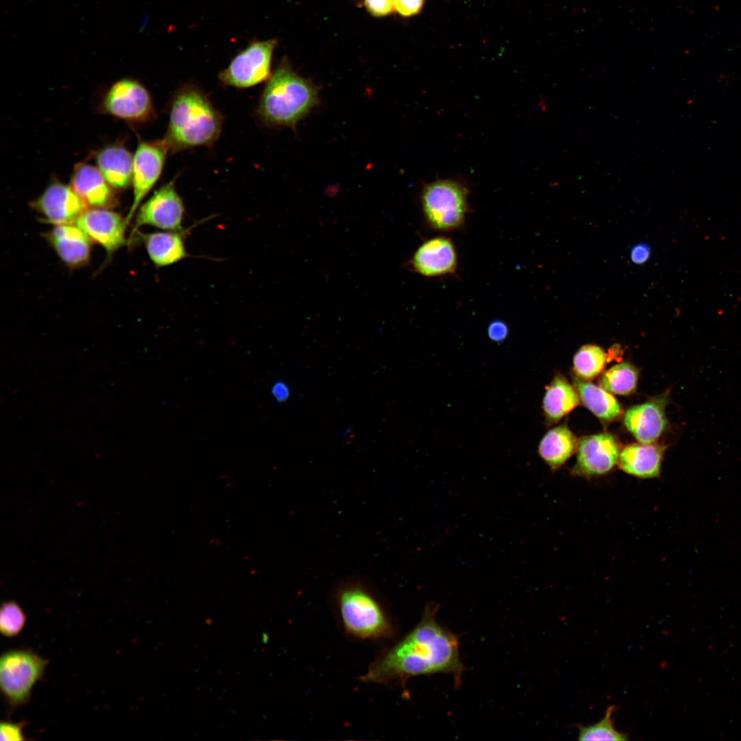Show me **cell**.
<instances>
[{
    "instance_id": "obj_25",
    "label": "cell",
    "mask_w": 741,
    "mask_h": 741,
    "mask_svg": "<svg viewBox=\"0 0 741 741\" xmlns=\"http://www.w3.org/2000/svg\"><path fill=\"white\" fill-rule=\"evenodd\" d=\"M607 359L606 353L600 346L584 345L574 356V371L578 377L585 380L593 379L602 371Z\"/></svg>"
},
{
    "instance_id": "obj_7",
    "label": "cell",
    "mask_w": 741,
    "mask_h": 741,
    "mask_svg": "<svg viewBox=\"0 0 741 741\" xmlns=\"http://www.w3.org/2000/svg\"><path fill=\"white\" fill-rule=\"evenodd\" d=\"M276 45L274 39L251 43L220 72L221 83L226 86L246 89L268 80L272 75L271 62Z\"/></svg>"
},
{
    "instance_id": "obj_9",
    "label": "cell",
    "mask_w": 741,
    "mask_h": 741,
    "mask_svg": "<svg viewBox=\"0 0 741 741\" xmlns=\"http://www.w3.org/2000/svg\"><path fill=\"white\" fill-rule=\"evenodd\" d=\"M169 153V147L163 138L139 143L133 155V201L126 218L128 224L143 199L160 178Z\"/></svg>"
},
{
    "instance_id": "obj_4",
    "label": "cell",
    "mask_w": 741,
    "mask_h": 741,
    "mask_svg": "<svg viewBox=\"0 0 741 741\" xmlns=\"http://www.w3.org/2000/svg\"><path fill=\"white\" fill-rule=\"evenodd\" d=\"M335 601L344 631L360 639H389L395 627L383 605L362 582L342 583L335 591Z\"/></svg>"
},
{
    "instance_id": "obj_23",
    "label": "cell",
    "mask_w": 741,
    "mask_h": 741,
    "mask_svg": "<svg viewBox=\"0 0 741 741\" xmlns=\"http://www.w3.org/2000/svg\"><path fill=\"white\" fill-rule=\"evenodd\" d=\"M573 381L580 400L599 419L610 422L620 415L622 408L609 392L578 377H574Z\"/></svg>"
},
{
    "instance_id": "obj_10",
    "label": "cell",
    "mask_w": 741,
    "mask_h": 741,
    "mask_svg": "<svg viewBox=\"0 0 741 741\" xmlns=\"http://www.w3.org/2000/svg\"><path fill=\"white\" fill-rule=\"evenodd\" d=\"M102 106L105 113L130 121L145 122L154 115L148 91L132 79L114 83L105 94Z\"/></svg>"
},
{
    "instance_id": "obj_6",
    "label": "cell",
    "mask_w": 741,
    "mask_h": 741,
    "mask_svg": "<svg viewBox=\"0 0 741 741\" xmlns=\"http://www.w3.org/2000/svg\"><path fill=\"white\" fill-rule=\"evenodd\" d=\"M49 660L32 649H10L0 657V687L9 714L26 705L37 682L43 679Z\"/></svg>"
},
{
    "instance_id": "obj_19",
    "label": "cell",
    "mask_w": 741,
    "mask_h": 741,
    "mask_svg": "<svg viewBox=\"0 0 741 741\" xmlns=\"http://www.w3.org/2000/svg\"><path fill=\"white\" fill-rule=\"evenodd\" d=\"M666 447L657 444H631L620 453L619 467L625 473L639 478L659 475Z\"/></svg>"
},
{
    "instance_id": "obj_21",
    "label": "cell",
    "mask_w": 741,
    "mask_h": 741,
    "mask_svg": "<svg viewBox=\"0 0 741 741\" xmlns=\"http://www.w3.org/2000/svg\"><path fill=\"white\" fill-rule=\"evenodd\" d=\"M580 398L573 386L561 375H556L546 387L542 408L548 425L558 422L578 405Z\"/></svg>"
},
{
    "instance_id": "obj_29",
    "label": "cell",
    "mask_w": 741,
    "mask_h": 741,
    "mask_svg": "<svg viewBox=\"0 0 741 741\" xmlns=\"http://www.w3.org/2000/svg\"><path fill=\"white\" fill-rule=\"evenodd\" d=\"M368 11L375 16H384L395 10V0H364Z\"/></svg>"
},
{
    "instance_id": "obj_30",
    "label": "cell",
    "mask_w": 741,
    "mask_h": 741,
    "mask_svg": "<svg viewBox=\"0 0 741 741\" xmlns=\"http://www.w3.org/2000/svg\"><path fill=\"white\" fill-rule=\"evenodd\" d=\"M508 327L503 320H495L488 325V336L494 342L501 343L504 342L508 337Z\"/></svg>"
},
{
    "instance_id": "obj_27",
    "label": "cell",
    "mask_w": 741,
    "mask_h": 741,
    "mask_svg": "<svg viewBox=\"0 0 741 741\" xmlns=\"http://www.w3.org/2000/svg\"><path fill=\"white\" fill-rule=\"evenodd\" d=\"M27 622V616L20 605L13 601H5L0 609V631L6 637L19 635Z\"/></svg>"
},
{
    "instance_id": "obj_22",
    "label": "cell",
    "mask_w": 741,
    "mask_h": 741,
    "mask_svg": "<svg viewBox=\"0 0 741 741\" xmlns=\"http://www.w3.org/2000/svg\"><path fill=\"white\" fill-rule=\"evenodd\" d=\"M577 441L565 425H562L548 430L539 442L538 454L552 469H557L563 465L576 450Z\"/></svg>"
},
{
    "instance_id": "obj_17",
    "label": "cell",
    "mask_w": 741,
    "mask_h": 741,
    "mask_svg": "<svg viewBox=\"0 0 741 741\" xmlns=\"http://www.w3.org/2000/svg\"><path fill=\"white\" fill-rule=\"evenodd\" d=\"M46 237L58 257L68 266L81 267L88 263L91 239L76 224L56 225Z\"/></svg>"
},
{
    "instance_id": "obj_32",
    "label": "cell",
    "mask_w": 741,
    "mask_h": 741,
    "mask_svg": "<svg viewBox=\"0 0 741 741\" xmlns=\"http://www.w3.org/2000/svg\"><path fill=\"white\" fill-rule=\"evenodd\" d=\"M650 252V248L647 244H636L631 248V260L635 264H644L649 259Z\"/></svg>"
},
{
    "instance_id": "obj_31",
    "label": "cell",
    "mask_w": 741,
    "mask_h": 741,
    "mask_svg": "<svg viewBox=\"0 0 741 741\" xmlns=\"http://www.w3.org/2000/svg\"><path fill=\"white\" fill-rule=\"evenodd\" d=\"M424 0H395V10L403 16H412L418 14Z\"/></svg>"
},
{
    "instance_id": "obj_3",
    "label": "cell",
    "mask_w": 741,
    "mask_h": 741,
    "mask_svg": "<svg viewBox=\"0 0 741 741\" xmlns=\"http://www.w3.org/2000/svg\"><path fill=\"white\" fill-rule=\"evenodd\" d=\"M318 101L317 87L296 74L284 61L268 80L257 112L268 126L294 127Z\"/></svg>"
},
{
    "instance_id": "obj_16",
    "label": "cell",
    "mask_w": 741,
    "mask_h": 741,
    "mask_svg": "<svg viewBox=\"0 0 741 741\" xmlns=\"http://www.w3.org/2000/svg\"><path fill=\"white\" fill-rule=\"evenodd\" d=\"M71 187L87 206L93 208L108 209L117 203L113 187L95 166L77 165L71 176Z\"/></svg>"
},
{
    "instance_id": "obj_34",
    "label": "cell",
    "mask_w": 741,
    "mask_h": 741,
    "mask_svg": "<svg viewBox=\"0 0 741 741\" xmlns=\"http://www.w3.org/2000/svg\"><path fill=\"white\" fill-rule=\"evenodd\" d=\"M351 432L350 427H346L342 432L344 437H347Z\"/></svg>"
},
{
    "instance_id": "obj_1",
    "label": "cell",
    "mask_w": 741,
    "mask_h": 741,
    "mask_svg": "<svg viewBox=\"0 0 741 741\" xmlns=\"http://www.w3.org/2000/svg\"><path fill=\"white\" fill-rule=\"evenodd\" d=\"M438 604L424 609L417 625L403 638L384 650L362 677L366 682L405 686L408 679L436 673L450 674L456 686L464 666L456 635L436 620Z\"/></svg>"
},
{
    "instance_id": "obj_28",
    "label": "cell",
    "mask_w": 741,
    "mask_h": 741,
    "mask_svg": "<svg viewBox=\"0 0 741 741\" xmlns=\"http://www.w3.org/2000/svg\"><path fill=\"white\" fill-rule=\"evenodd\" d=\"M25 720L13 722L11 721H1L0 722V740L1 741H18L26 740L23 732V728L27 725Z\"/></svg>"
},
{
    "instance_id": "obj_33",
    "label": "cell",
    "mask_w": 741,
    "mask_h": 741,
    "mask_svg": "<svg viewBox=\"0 0 741 741\" xmlns=\"http://www.w3.org/2000/svg\"><path fill=\"white\" fill-rule=\"evenodd\" d=\"M271 392L274 399L279 402L286 401L291 395L290 388L282 381L275 382Z\"/></svg>"
},
{
    "instance_id": "obj_14",
    "label": "cell",
    "mask_w": 741,
    "mask_h": 741,
    "mask_svg": "<svg viewBox=\"0 0 741 741\" xmlns=\"http://www.w3.org/2000/svg\"><path fill=\"white\" fill-rule=\"evenodd\" d=\"M410 266L414 272L426 277L453 274L458 269L456 246L445 236L430 238L417 248Z\"/></svg>"
},
{
    "instance_id": "obj_13",
    "label": "cell",
    "mask_w": 741,
    "mask_h": 741,
    "mask_svg": "<svg viewBox=\"0 0 741 741\" xmlns=\"http://www.w3.org/2000/svg\"><path fill=\"white\" fill-rule=\"evenodd\" d=\"M89 237L111 255L124 246L126 220L118 213L104 208L86 209L75 223Z\"/></svg>"
},
{
    "instance_id": "obj_26",
    "label": "cell",
    "mask_w": 741,
    "mask_h": 741,
    "mask_svg": "<svg viewBox=\"0 0 741 741\" xmlns=\"http://www.w3.org/2000/svg\"><path fill=\"white\" fill-rule=\"evenodd\" d=\"M614 705H610L605 711L604 716L598 722L589 726L578 725L579 740H627V735L617 731L613 727V714Z\"/></svg>"
},
{
    "instance_id": "obj_11",
    "label": "cell",
    "mask_w": 741,
    "mask_h": 741,
    "mask_svg": "<svg viewBox=\"0 0 741 741\" xmlns=\"http://www.w3.org/2000/svg\"><path fill=\"white\" fill-rule=\"evenodd\" d=\"M576 463L572 472L577 475L593 477L604 475L618 464L620 447L609 433L585 436L577 442Z\"/></svg>"
},
{
    "instance_id": "obj_18",
    "label": "cell",
    "mask_w": 741,
    "mask_h": 741,
    "mask_svg": "<svg viewBox=\"0 0 741 741\" xmlns=\"http://www.w3.org/2000/svg\"><path fill=\"white\" fill-rule=\"evenodd\" d=\"M188 231H163L141 234L152 263L158 268L172 266L189 257L185 236Z\"/></svg>"
},
{
    "instance_id": "obj_15",
    "label": "cell",
    "mask_w": 741,
    "mask_h": 741,
    "mask_svg": "<svg viewBox=\"0 0 741 741\" xmlns=\"http://www.w3.org/2000/svg\"><path fill=\"white\" fill-rule=\"evenodd\" d=\"M668 403V395L663 394L629 408L624 417L626 427L639 442L655 443L668 424L665 414Z\"/></svg>"
},
{
    "instance_id": "obj_12",
    "label": "cell",
    "mask_w": 741,
    "mask_h": 741,
    "mask_svg": "<svg viewBox=\"0 0 741 741\" xmlns=\"http://www.w3.org/2000/svg\"><path fill=\"white\" fill-rule=\"evenodd\" d=\"M45 222L54 226L75 224L87 205L71 186L54 183L33 202Z\"/></svg>"
},
{
    "instance_id": "obj_8",
    "label": "cell",
    "mask_w": 741,
    "mask_h": 741,
    "mask_svg": "<svg viewBox=\"0 0 741 741\" xmlns=\"http://www.w3.org/2000/svg\"><path fill=\"white\" fill-rule=\"evenodd\" d=\"M174 178L163 184L137 210L133 234L142 226L163 231H182L185 207L176 188Z\"/></svg>"
},
{
    "instance_id": "obj_20",
    "label": "cell",
    "mask_w": 741,
    "mask_h": 741,
    "mask_svg": "<svg viewBox=\"0 0 741 741\" xmlns=\"http://www.w3.org/2000/svg\"><path fill=\"white\" fill-rule=\"evenodd\" d=\"M97 168L107 182L116 189L128 187L132 180L133 156L120 145H111L96 156Z\"/></svg>"
},
{
    "instance_id": "obj_24",
    "label": "cell",
    "mask_w": 741,
    "mask_h": 741,
    "mask_svg": "<svg viewBox=\"0 0 741 741\" xmlns=\"http://www.w3.org/2000/svg\"><path fill=\"white\" fill-rule=\"evenodd\" d=\"M637 370L632 364L624 362L605 371L600 379L602 388L610 393L628 395L636 388Z\"/></svg>"
},
{
    "instance_id": "obj_2",
    "label": "cell",
    "mask_w": 741,
    "mask_h": 741,
    "mask_svg": "<svg viewBox=\"0 0 741 741\" xmlns=\"http://www.w3.org/2000/svg\"><path fill=\"white\" fill-rule=\"evenodd\" d=\"M223 119L208 96L191 84L179 88L171 101L163 139L171 154L199 146L210 147L220 137Z\"/></svg>"
},
{
    "instance_id": "obj_5",
    "label": "cell",
    "mask_w": 741,
    "mask_h": 741,
    "mask_svg": "<svg viewBox=\"0 0 741 741\" xmlns=\"http://www.w3.org/2000/svg\"><path fill=\"white\" fill-rule=\"evenodd\" d=\"M468 195L467 187L453 179H438L426 185L421 203L428 227L440 233L462 228L469 209Z\"/></svg>"
}]
</instances>
